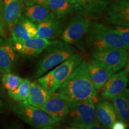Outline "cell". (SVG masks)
I'll list each match as a JSON object with an SVG mask.
<instances>
[{
  "instance_id": "6da1fadb",
  "label": "cell",
  "mask_w": 129,
  "mask_h": 129,
  "mask_svg": "<svg viewBox=\"0 0 129 129\" xmlns=\"http://www.w3.org/2000/svg\"><path fill=\"white\" fill-rule=\"evenodd\" d=\"M57 91L59 96L68 102L94 101L97 90L90 78L87 59L82 60Z\"/></svg>"
},
{
  "instance_id": "7a4b0ae2",
  "label": "cell",
  "mask_w": 129,
  "mask_h": 129,
  "mask_svg": "<svg viewBox=\"0 0 129 129\" xmlns=\"http://www.w3.org/2000/svg\"><path fill=\"white\" fill-rule=\"evenodd\" d=\"M83 57L75 53L67 60L37 78V81L51 93L56 92L80 63Z\"/></svg>"
},
{
  "instance_id": "3957f363",
  "label": "cell",
  "mask_w": 129,
  "mask_h": 129,
  "mask_svg": "<svg viewBox=\"0 0 129 129\" xmlns=\"http://www.w3.org/2000/svg\"><path fill=\"white\" fill-rule=\"evenodd\" d=\"M87 33L86 44L91 51L110 48L128 49L119 35L108 26L92 24Z\"/></svg>"
},
{
  "instance_id": "277c9868",
  "label": "cell",
  "mask_w": 129,
  "mask_h": 129,
  "mask_svg": "<svg viewBox=\"0 0 129 129\" xmlns=\"http://www.w3.org/2000/svg\"><path fill=\"white\" fill-rule=\"evenodd\" d=\"M46 50L37 64L33 77L34 78L41 77L75 53L73 47L59 41H53Z\"/></svg>"
},
{
  "instance_id": "5b68a950",
  "label": "cell",
  "mask_w": 129,
  "mask_h": 129,
  "mask_svg": "<svg viewBox=\"0 0 129 129\" xmlns=\"http://www.w3.org/2000/svg\"><path fill=\"white\" fill-rule=\"evenodd\" d=\"M13 111L21 120L37 129H58L59 122L56 121L38 108L31 106L27 101L17 102Z\"/></svg>"
},
{
  "instance_id": "8992f818",
  "label": "cell",
  "mask_w": 129,
  "mask_h": 129,
  "mask_svg": "<svg viewBox=\"0 0 129 129\" xmlns=\"http://www.w3.org/2000/svg\"><path fill=\"white\" fill-rule=\"evenodd\" d=\"M94 100L69 102V111L66 122L71 127L85 128L97 120Z\"/></svg>"
},
{
  "instance_id": "52a82bcc",
  "label": "cell",
  "mask_w": 129,
  "mask_h": 129,
  "mask_svg": "<svg viewBox=\"0 0 129 129\" xmlns=\"http://www.w3.org/2000/svg\"><path fill=\"white\" fill-rule=\"evenodd\" d=\"M92 23L87 17L78 14L74 16L67 28L61 34V38L69 44L77 45L87 34Z\"/></svg>"
},
{
  "instance_id": "ba28073f",
  "label": "cell",
  "mask_w": 129,
  "mask_h": 129,
  "mask_svg": "<svg viewBox=\"0 0 129 129\" xmlns=\"http://www.w3.org/2000/svg\"><path fill=\"white\" fill-rule=\"evenodd\" d=\"M91 58L106 64L116 72L124 67L128 60L127 49L110 48L91 51Z\"/></svg>"
},
{
  "instance_id": "9c48e42d",
  "label": "cell",
  "mask_w": 129,
  "mask_h": 129,
  "mask_svg": "<svg viewBox=\"0 0 129 129\" xmlns=\"http://www.w3.org/2000/svg\"><path fill=\"white\" fill-rule=\"evenodd\" d=\"M12 46L14 50L25 57H36L53 43V41L44 38L34 37L28 40H12Z\"/></svg>"
},
{
  "instance_id": "30bf717a",
  "label": "cell",
  "mask_w": 129,
  "mask_h": 129,
  "mask_svg": "<svg viewBox=\"0 0 129 129\" xmlns=\"http://www.w3.org/2000/svg\"><path fill=\"white\" fill-rule=\"evenodd\" d=\"M41 109L58 122H66L69 111V102L61 98L57 93H52Z\"/></svg>"
},
{
  "instance_id": "8fae6325",
  "label": "cell",
  "mask_w": 129,
  "mask_h": 129,
  "mask_svg": "<svg viewBox=\"0 0 129 129\" xmlns=\"http://www.w3.org/2000/svg\"><path fill=\"white\" fill-rule=\"evenodd\" d=\"M105 20L115 26H129L128 0H117L108 9Z\"/></svg>"
},
{
  "instance_id": "7c38bea8",
  "label": "cell",
  "mask_w": 129,
  "mask_h": 129,
  "mask_svg": "<svg viewBox=\"0 0 129 129\" xmlns=\"http://www.w3.org/2000/svg\"><path fill=\"white\" fill-rule=\"evenodd\" d=\"M128 73L127 67L118 73L113 74L102 88V97L106 99H111L124 91L128 84Z\"/></svg>"
},
{
  "instance_id": "4fadbf2b",
  "label": "cell",
  "mask_w": 129,
  "mask_h": 129,
  "mask_svg": "<svg viewBox=\"0 0 129 129\" xmlns=\"http://www.w3.org/2000/svg\"><path fill=\"white\" fill-rule=\"evenodd\" d=\"M89 75L97 91L102 89L108 79L115 72L104 63L91 58L87 61Z\"/></svg>"
},
{
  "instance_id": "5bb4252c",
  "label": "cell",
  "mask_w": 129,
  "mask_h": 129,
  "mask_svg": "<svg viewBox=\"0 0 129 129\" xmlns=\"http://www.w3.org/2000/svg\"><path fill=\"white\" fill-rule=\"evenodd\" d=\"M23 7V0H4L2 9L3 26L12 30L22 16Z\"/></svg>"
},
{
  "instance_id": "9a60e30c",
  "label": "cell",
  "mask_w": 129,
  "mask_h": 129,
  "mask_svg": "<svg viewBox=\"0 0 129 129\" xmlns=\"http://www.w3.org/2000/svg\"><path fill=\"white\" fill-rule=\"evenodd\" d=\"M95 115L100 124L110 129L118 120L114 106L111 102L106 100L100 101L95 105Z\"/></svg>"
},
{
  "instance_id": "2e32d148",
  "label": "cell",
  "mask_w": 129,
  "mask_h": 129,
  "mask_svg": "<svg viewBox=\"0 0 129 129\" xmlns=\"http://www.w3.org/2000/svg\"><path fill=\"white\" fill-rule=\"evenodd\" d=\"M12 40H28L36 37L37 25L26 17L21 16L12 30Z\"/></svg>"
},
{
  "instance_id": "e0dca14e",
  "label": "cell",
  "mask_w": 129,
  "mask_h": 129,
  "mask_svg": "<svg viewBox=\"0 0 129 129\" xmlns=\"http://www.w3.org/2000/svg\"><path fill=\"white\" fill-rule=\"evenodd\" d=\"M37 25V37L46 40L55 39L63 32L62 23L53 14L49 19Z\"/></svg>"
},
{
  "instance_id": "ac0fdd59",
  "label": "cell",
  "mask_w": 129,
  "mask_h": 129,
  "mask_svg": "<svg viewBox=\"0 0 129 129\" xmlns=\"http://www.w3.org/2000/svg\"><path fill=\"white\" fill-rule=\"evenodd\" d=\"M114 106L118 120L127 124L129 118V90L128 88L110 99Z\"/></svg>"
},
{
  "instance_id": "d6986e66",
  "label": "cell",
  "mask_w": 129,
  "mask_h": 129,
  "mask_svg": "<svg viewBox=\"0 0 129 129\" xmlns=\"http://www.w3.org/2000/svg\"><path fill=\"white\" fill-rule=\"evenodd\" d=\"M51 93L37 81L30 83L27 102L31 106L41 108Z\"/></svg>"
},
{
  "instance_id": "ffe728a7",
  "label": "cell",
  "mask_w": 129,
  "mask_h": 129,
  "mask_svg": "<svg viewBox=\"0 0 129 129\" xmlns=\"http://www.w3.org/2000/svg\"><path fill=\"white\" fill-rule=\"evenodd\" d=\"M17 56L11 45L0 44V69L4 74L12 73Z\"/></svg>"
},
{
  "instance_id": "44dd1931",
  "label": "cell",
  "mask_w": 129,
  "mask_h": 129,
  "mask_svg": "<svg viewBox=\"0 0 129 129\" xmlns=\"http://www.w3.org/2000/svg\"><path fill=\"white\" fill-rule=\"evenodd\" d=\"M53 14L48 6L45 5L34 4L27 6L25 11L26 17L36 25L49 19Z\"/></svg>"
},
{
  "instance_id": "7402d4cb",
  "label": "cell",
  "mask_w": 129,
  "mask_h": 129,
  "mask_svg": "<svg viewBox=\"0 0 129 129\" xmlns=\"http://www.w3.org/2000/svg\"><path fill=\"white\" fill-rule=\"evenodd\" d=\"M48 6L51 12L59 17H65L75 9L69 0H48Z\"/></svg>"
},
{
  "instance_id": "603a6c76",
  "label": "cell",
  "mask_w": 129,
  "mask_h": 129,
  "mask_svg": "<svg viewBox=\"0 0 129 129\" xmlns=\"http://www.w3.org/2000/svg\"><path fill=\"white\" fill-rule=\"evenodd\" d=\"M30 83L29 79L23 78L17 88L13 91H8V94L12 99L17 102L27 101L29 93Z\"/></svg>"
},
{
  "instance_id": "cb8c5ba5",
  "label": "cell",
  "mask_w": 129,
  "mask_h": 129,
  "mask_svg": "<svg viewBox=\"0 0 129 129\" xmlns=\"http://www.w3.org/2000/svg\"><path fill=\"white\" fill-rule=\"evenodd\" d=\"M22 80L23 78L12 73L4 74L1 77V82L3 86L8 91L16 89Z\"/></svg>"
},
{
  "instance_id": "d4e9b609",
  "label": "cell",
  "mask_w": 129,
  "mask_h": 129,
  "mask_svg": "<svg viewBox=\"0 0 129 129\" xmlns=\"http://www.w3.org/2000/svg\"><path fill=\"white\" fill-rule=\"evenodd\" d=\"M116 33L119 35L124 44L129 47V29L128 27L122 26H115L112 28Z\"/></svg>"
},
{
  "instance_id": "484cf974",
  "label": "cell",
  "mask_w": 129,
  "mask_h": 129,
  "mask_svg": "<svg viewBox=\"0 0 129 129\" xmlns=\"http://www.w3.org/2000/svg\"><path fill=\"white\" fill-rule=\"evenodd\" d=\"M26 6H29L34 4H40L48 6V0H23Z\"/></svg>"
},
{
  "instance_id": "4316f807",
  "label": "cell",
  "mask_w": 129,
  "mask_h": 129,
  "mask_svg": "<svg viewBox=\"0 0 129 129\" xmlns=\"http://www.w3.org/2000/svg\"><path fill=\"white\" fill-rule=\"evenodd\" d=\"M94 1H96V0H69V1H70L72 4L74 5L75 9H76V8L78 7L83 6V5L91 3Z\"/></svg>"
},
{
  "instance_id": "83f0119b",
  "label": "cell",
  "mask_w": 129,
  "mask_h": 129,
  "mask_svg": "<svg viewBox=\"0 0 129 129\" xmlns=\"http://www.w3.org/2000/svg\"><path fill=\"white\" fill-rule=\"evenodd\" d=\"M111 129H127V124L122 121L117 120L113 124Z\"/></svg>"
},
{
  "instance_id": "f1b7e54d",
  "label": "cell",
  "mask_w": 129,
  "mask_h": 129,
  "mask_svg": "<svg viewBox=\"0 0 129 129\" xmlns=\"http://www.w3.org/2000/svg\"><path fill=\"white\" fill-rule=\"evenodd\" d=\"M85 129H110L104 126V125H102L101 124H100L98 121L94 122V123H93L92 124L88 125V127H85Z\"/></svg>"
},
{
  "instance_id": "f546056e",
  "label": "cell",
  "mask_w": 129,
  "mask_h": 129,
  "mask_svg": "<svg viewBox=\"0 0 129 129\" xmlns=\"http://www.w3.org/2000/svg\"><path fill=\"white\" fill-rule=\"evenodd\" d=\"M2 1L0 0V31L3 29V24L2 20Z\"/></svg>"
},
{
  "instance_id": "4dcf8cb0",
  "label": "cell",
  "mask_w": 129,
  "mask_h": 129,
  "mask_svg": "<svg viewBox=\"0 0 129 129\" xmlns=\"http://www.w3.org/2000/svg\"><path fill=\"white\" fill-rule=\"evenodd\" d=\"M4 107V102H3V100L1 99V98H0V113L3 111V109Z\"/></svg>"
},
{
  "instance_id": "1f68e13d",
  "label": "cell",
  "mask_w": 129,
  "mask_h": 129,
  "mask_svg": "<svg viewBox=\"0 0 129 129\" xmlns=\"http://www.w3.org/2000/svg\"><path fill=\"white\" fill-rule=\"evenodd\" d=\"M65 129H85L83 127H67Z\"/></svg>"
},
{
  "instance_id": "d6a6232c",
  "label": "cell",
  "mask_w": 129,
  "mask_h": 129,
  "mask_svg": "<svg viewBox=\"0 0 129 129\" xmlns=\"http://www.w3.org/2000/svg\"><path fill=\"white\" fill-rule=\"evenodd\" d=\"M10 129H25L23 128H22V127H12Z\"/></svg>"
},
{
  "instance_id": "836d02e7",
  "label": "cell",
  "mask_w": 129,
  "mask_h": 129,
  "mask_svg": "<svg viewBox=\"0 0 129 129\" xmlns=\"http://www.w3.org/2000/svg\"><path fill=\"white\" fill-rule=\"evenodd\" d=\"M3 74H4V73H3L2 71H1V69H0V78H1V77L3 76Z\"/></svg>"
}]
</instances>
